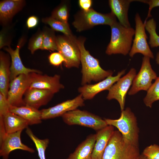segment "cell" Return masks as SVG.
<instances>
[{
  "instance_id": "obj_1",
  "label": "cell",
  "mask_w": 159,
  "mask_h": 159,
  "mask_svg": "<svg viewBox=\"0 0 159 159\" xmlns=\"http://www.w3.org/2000/svg\"><path fill=\"white\" fill-rule=\"evenodd\" d=\"M85 39L80 37L77 39V43L80 53V62L82 74V85L90 84L92 81L99 82L112 76L113 72L105 70L101 67L97 59L91 55L84 46Z\"/></svg>"
},
{
  "instance_id": "obj_2",
  "label": "cell",
  "mask_w": 159,
  "mask_h": 159,
  "mask_svg": "<svg viewBox=\"0 0 159 159\" xmlns=\"http://www.w3.org/2000/svg\"><path fill=\"white\" fill-rule=\"evenodd\" d=\"M107 125L117 128L126 143L139 146V130L137 118L129 107L121 111L120 117L117 119L105 118Z\"/></svg>"
},
{
  "instance_id": "obj_3",
  "label": "cell",
  "mask_w": 159,
  "mask_h": 159,
  "mask_svg": "<svg viewBox=\"0 0 159 159\" xmlns=\"http://www.w3.org/2000/svg\"><path fill=\"white\" fill-rule=\"evenodd\" d=\"M110 40L105 51L108 55L121 54L126 55L131 49L135 30L131 27L127 28L117 21L110 26Z\"/></svg>"
},
{
  "instance_id": "obj_4",
  "label": "cell",
  "mask_w": 159,
  "mask_h": 159,
  "mask_svg": "<svg viewBox=\"0 0 159 159\" xmlns=\"http://www.w3.org/2000/svg\"><path fill=\"white\" fill-rule=\"evenodd\" d=\"M140 154L139 147L126 143L121 133L116 130L109 141L102 159H136Z\"/></svg>"
},
{
  "instance_id": "obj_5",
  "label": "cell",
  "mask_w": 159,
  "mask_h": 159,
  "mask_svg": "<svg viewBox=\"0 0 159 159\" xmlns=\"http://www.w3.org/2000/svg\"><path fill=\"white\" fill-rule=\"evenodd\" d=\"M116 21V17L111 12L102 14L91 8L88 11L82 10L77 13L72 24L77 32H81L99 25L110 26Z\"/></svg>"
},
{
  "instance_id": "obj_6",
  "label": "cell",
  "mask_w": 159,
  "mask_h": 159,
  "mask_svg": "<svg viewBox=\"0 0 159 159\" xmlns=\"http://www.w3.org/2000/svg\"><path fill=\"white\" fill-rule=\"evenodd\" d=\"M61 117L64 122L68 125H80L96 131L107 125L105 120L100 116L77 109L68 112Z\"/></svg>"
},
{
  "instance_id": "obj_7",
  "label": "cell",
  "mask_w": 159,
  "mask_h": 159,
  "mask_svg": "<svg viewBox=\"0 0 159 159\" xmlns=\"http://www.w3.org/2000/svg\"><path fill=\"white\" fill-rule=\"evenodd\" d=\"M56 43L57 51L64 59V66L68 68H78L81 63L80 53L77 42L64 35L56 37Z\"/></svg>"
},
{
  "instance_id": "obj_8",
  "label": "cell",
  "mask_w": 159,
  "mask_h": 159,
  "mask_svg": "<svg viewBox=\"0 0 159 159\" xmlns=\"http://www.w3.org/2000/svg\"><path fill=\"white\" fill-rule=\"evenodd\" d=\"M150 58L144 57L140 70L133 80L132 86L128 92L129 95H133L141 90L147 91L152 85L153 80L158 77L152 68Z\"/></svg>"
},
{
  "instance_id": "obj_9",
  "label": "cell",
  "mask_w": 159,
  "mask_h": 159,
  "mask_svg": "<svg viewBox=\"0 0 159 159\" xmlns=\"http://www.w3.org/2000/svg\"><path fill=\"white\" fill-rule=\"evenodd\" d=\"M31 73L20 74L10 82L7 99L11 106L25 105L23 96L31 84Z\"/></svg>"
},
{
  "instance_id": "obj_10",
  "label": "cell",
  "mask_w": 159,
  "mask_h": 159,
  "mask_svg": "<svg viewBox=\"0 0 159 159\" xmlns=\"http://www.w3.org/2000/svg\"><path fill=\"white\" fill-rule=\"evenodd\" d=\"M135 37L129 55L132 57L136 54L140 53L144 57L153 59V54L147 41L148 37L145 31V23L143 22L138 13L135 15Z\"/></svg>"
},
{
  "instance_id": "obj_11",
  "label": "cell",
  "mask_w": 159,
  "mask_h": 159,
  "mask_svg": "<svg viewBox=\"0 0 159 159\" xmlns=\"http://www.w3.org/2000/svg\"><path fill=\"white\" fill-rule=\"evenodd\" d=\"M136 74L135 69L131 68L127 74L120 77L108 90L107 99L108 100L113 99L117 100L121 111L124 109L126 94Z\"/></svg>"
},
{
  "instance_id": "obj_12",
  "label": "cell",
  "mask_w": 159,
  "mask_h": 159,
  "mask_svg": "<svg viewBox=\"0 0 159 159\" xmlns=\"http://www.w3.org/2000/svg\"><path fill=\"white\" fill-rule=\"evenodd\" d=\"M25 42L26 38L24 36H23L18 41L15 49H13L11 46L3 48L9 54L11 57L10 82L21 74H28L32 72L42 73L39 70L27 68L23 64L20 56L19 50Z\"/></svg>"
},
{
  "instance_id": "obj_13",
  "label": "cell",
  "mask_w": 159,
  "mask_h": 159,
  "mask_svg": "<svg viewBox=\"0 0 159 159\" xmlns=\"http://www.w3.org/2000/svg\"><path fill=\"white\" fill-rule=\"evenodd\" d=\"M84 100L80 94L74 99L68 100L54 106L43 109L41 112L42 120H47L62 116L65 113L84 106Z\"/></svg>"
},
{
  "instance_id": "obj_14",
  "label": "cell",
  "mask_w": 159,
  "mask_h": 159,
  "mask_svg": "<svg viewBox=\"0 0 159 159\" xmlns=\"http://www.w3.org/2000/svg\"><path fill=\"white\" fill-rule=\"evenodd\" d=\"M125 70L118 72L115 76H110L104 80L93 84H87L80 87L78 91L84 100L92 99L99 93L108 90L124 74Z\"/></svg>"
},
{
  "instance_id": "obj_15",
  "label": "cell",
  "mask_w": 159,
  "mask_h": 159,
  "mask_svg": "<svg viewBox=\"0 0 159 159\" xmlns=\"http://www.w3.org/2000/svg\"><path fill=\"white\" fill-rule=\"evenodd\" d=\"M22 131L6 133L0 138V155L3 159H8L10 153L16 149H20L31 153L35 152L33 148L22 143L21 135Z\"/></svg>"
},
{
  "instance_id": "obj_16",
  "label": "cell",
  "mask_w": 159,
  "mask_h": 159,
  "mask_svg": "<svg viewBox=\"0 0 159 159\" xmlns=\"http://www.w3.org/2000/svg\"><path fill=\"white\" fill-rule=\"evenodd\" d=\"M31 74L32 82L29 88L48 90L55 94L64 87L60 83V76L59 74L51 76L36 72H32Z\"/></svg>"
},
{
  "instance_id": "obj_17",
  "label": "cell",
  "mask_w": 159,
  "mask_h": 159,
  "mask_svg": "<svg viewBox=\"0 0 159 159\" xmlns=\"http://www.w3.org/2000/svg\"><path fill=\"white\" fill-rule=\"evenodd\" d=\"M54 94L48 90L29 88L24 93L23 99L25 105L38 109L48 104Z\"/></svg>"
},
{
  "instance_id": "obj_18",
  "label": "cell",
  "mask_w": 159,
  "mask_h": 159,
  "mask_svg": "<svg viewBox=\"0 0 159 159\" xmlns=\"http://www.w3.org/2000/svg\"><path fill=\"white\" fill-rule=\"evenodd\" d=\"M24 0H4L0 1V22L3 27L10 25L14 16L24 7Z\"/></svg>"
},
{
  "instance_id": "obj_19",
  "label": "cell",
  "mask_w": 159,
  "mask_h": 159,
  "mask_svg": "<svg viewBox=\"0 0 159 159\" xmlns=\"http://www.w3.org/2000/svg\"><path fill=\"white\" fill-rule=\"evenodd\" d=\"M114 127L107 125L97 131L96 141L94 145L91 159H102L105 148L113 134Z\"/></svg>"
},
{
  "instance_id": "obj_20",
  "label": "cell",
  "mask_w": 159,
  "mask_h": 159,
  "mask_svg": "<svg viewBox=\"0 0 159 159\" xmlns=\"http://www.w3.org/2000/svg\"><path fill=\"white\" fill-rule=\"evenodd\" d=\"M9 54L0 52V93L7 98L10 80L11 62Z\"/></svg>"
},
{
  "instance_id": "obj_21",
  "label": "cell",
  "mask_w": 159,
  "mask_h": 159,
  "mask_svg": "<svg viewBox=\"0 0 159 159\" xmlns=\"http://www.w3.org/2000/svg\"><path fill=\"white\" fill-rule=\"evenodd\" d=\"M134 0H110L109 4L111 12L118 19L119 22L125 27H131L128 16L130 3Z\"/></svg>"
},
{
  "instance_id": "obj_22",
  "label": "cell",
  "mask_w": 159,
  "mask_h": 159,
  "mask_svg": "<svg viewBox=\"0 0 159 159\" xmlns=\"http://www.w3.org/2000/svg\"><path fill=\"white\" fill-rule=\"evenodd\" d=\"M9 111L26 120L29 125L38 124L42 122L40 110L30 106L26 105L21 107L11 106Z\"/></svg>"
},
{
  "instance_id": "obj_23",
  "label": "cell",
  "mask_w": 159,
  "mask_h": 159,
  "mask_svg": "<svg viewBox=\"0 0 159 159\" xmlns=\"http://www.w3.org/2000/svg\"><path fill=\"white\" fill-rule=\"evenodd\" d=\"M96 138L95 134L89 135L67 159H91Z\"/></svg>"
},
{
  "instance_id": "obj_24",
  "label": "cell",
  "mask_w": 159,
  "mask_h": 159,
  "mask_svg": "<svg viewBox=\"0 0 159 159\" xmlns=\"http://www.w3.org/2000/svg\"><path fill=\"white\" fill-rule=\"evenodd\" d=\"M2 119L6 132L11 133L23 130L29 125L27 122L19 116L9 112L2 117Z\"/></svg>"
},
{
  "instance_id": "obj_25",
  "label": "cell",
  "mask_w": 159,
  "mask_h": 159,
  "mask_svg": "<svg viewBox=\"0 0 159 159\" xmlns=\"http://www.w3.org/2000/svg\"><path fill=\"white\" fill-rule=\"evenodd\" d=\"M42 21L49 25L54 30L62 33L65 36L77 42V39L72 34L68 23H65L51 16L43 18Z\"/></svg>"
},
{
  "instance_id": "obj_26",
  "label": "cell",
  "mask_w": 159,
  "mask_h": 159,
  "mask_svg": "<svg viewBox=\"0 0 159 159\" xmlns=\"http://www.w3.org/2000/svg\"><path fill=\"white\" fill-rule=\"evenodd\" d=\"M42 31L43 34V43L41 49L52 51L57 50L56 37L54 31L51 28L45 26Z\"/></svg>"
},
{
  "instance_id": "obj_27",
  "label": "cell",
  "mask_w": 159,
  "mask_h": 159,
  "mask_svg": "<svg viewBox=\"0 0 159 159\" xmlns=\"http://www.w3.org/2000/svg\"><path fill=\"white\" fill-rule=\"evenodd\" d=\"M26 132L35 144L39 159H46L45 151L49 143V139L39 138L28 127L26 128Z\"/></svg>"
},
{
  "instance_id": "obj_28",
  "label": "cell",
  "mask_w": 159,
  "mask_h": 159,
  "mask_svg": "<svg viewBox=\"0 0 159 159\" xmlns=\"http://www.w3.org/2000/svg\"><path fill=\"white\" fill-rule=\"evenodd\" d=\"M158 100H159V77L147 91L143 102L147 107L151 108L153 103Z\"/></svg>"
},
{
  "instance_id": "obj_29",
  "label": "cell",
  "mask_w": 159,
  "mask_h": 159,
  "mask_svg": "<svg viewBox=\"0 0 159 159\" xmlns=\"http://www.w3.org/2000/svg\"><path fill=\"white\" fill-rule=\"evenodd\" d=\"M145 23V28L149 34L148 44L152 47H159V36L156 32V24L154 19L147 21Z\"/></svg>"
},
{
  "instance_id": "obj_30",
  "label": "cell",
  "mask_w": 159,
  "mask_h": 159,
  "mask_svg": "<svg viewBox=\"0 0 159 159\" xmlns=\"http://www.w3.org/2000/svg\"><path fill=\"white\" fill-rule=\"evenodd\" d=\"M69 9L67 4L65 2L61 3L52 11L51 17L64 22L68 23Z\"/></svg>"
},
{
  "instance_id": "obj_31",
  "label": "cell",
  "mask_w": 159,
  "mask_h": 159,
  "mask_svg": "<svg viewBox=\"0 0 159 159\" xmlns=\"http://www.w3.org/2000/svg\"><path fill=\"white\" fill-rule=\"evenodd\" d=\"M43 34L42 30L39 29L29 40L28 48L32 54L38 49H41L42 46Z\"/></svg>"
},
{
  "instance_id": "obj_32",
  "label": "cell",
  "mask_w": 159,
  "mask_h": 159,
  "mask_svg": "<svg viewBox=\"0 0 159 159\" xmlns=\"http://www.w3.org/2000/svg\"><path fill=\"white\" fill-rule=\"evenodd\" d=\"M12 26L9 25L3 27L0 32V49L10 47L12 38L11 33Z\"/></svg>"
},
{
  "instance_id": "obj_33",
  "label": "cell",
  "mask_w": 159,
  "mask_h": 159,
  "mask_svg": "<svg viewBox=\"0 0 159 159\" xmlns=\"http://www.w3.org/2000/svg\"><path fill=\"white\" fill-rule=\"evenodd\" d=\"M142 153L147 159H159V146L154 144L148 146Z\"/></svg>"
},
{
  "instance_id": "obj_34",
  "label": "cell",
  "mask_w": 159,
  "mask_h": 159,
  "mask_svg": "<svg viewBox=\"0 0 159 159\" xmlns=\"http://www.w3.org/2000/svg\"><path fill=\"white\" fill-rule=\"evenodd\" d=\"M11 105L7 98L0 93V117H2L9 112Z\"/></svg>"
},
{
  "instance_id": "obj_35",
  "label": "cell",
  "mask_w": 159,
  "mask_h": 159,
  "mask_svg": "<svg viewBox=\"0 0 159 159\" xmlns=\"http://www.w3.org/2000/svg\"><path fill=\"white\" fill-rule=\"evenodd\" d=\"M48 59L51 64L58 66L64 62L65 60L63 56L59 52H54L49 56Z\"/></svg>"
},
{
  "instance_id": "obj_36",
  "label": "cell",
  "mask_w": 159,
  "mask_h": 159,
  "mask_svg": "<svg viewBox=\"0 0 159 159\" xmlns=\"http://www.w3.org/2000/svg\"><path fill=\"white\" fill-rule=\"evenodd\" d=\"M138 1L147 4L149 6L147 16L144 22L145 23L148 18L151 17V12L152 9L155 7L159 6V0H139Z\"/></svg>"
},
{
  "instance_id": "obj_37",
  "label": "cell",
  "mask_w": 159,
  "mask_h": 159,
  "mask_svg": "<svg viewBox=\"0 0 159 159\" xmlns=\"http://www.w3.org/2000/svg\"><path fill=\"white\" fill-rule=\"evenodd\" d=\"M39 22L38 18L35 16H32L29 17L26 21V25L28 29L34 28L37 25Z\"/></svg>"
},
{
  "instance_id": "obj_38",
  "label": "cell",
  "mask_w": 159,
  "mask_h": 159,
  "mask_svg": "<svg viewBox=\"0 0 159 159\" xmlns=\"http://www.w3.org/2000/svg\"><path fill=\"white\" fill-rule=\"evenodd\" d=\"M92 4V1L91 0H79V4L82 10L87 11L91 8Z\"/></svg>"
},
{
  "instance_id": "obj_39",
  "label": "cell",
  "mask_w": 159,
  "mask_h": 159,
  "mask_svg": "<svg viewBox=\"0 0 159 159\" xmlns=\"http://www.w3.org/2000/svg\"><path fill=\"white\" fill-rule=\"evenodd\" d=\"M136 159H147L145 156L142 154L140 155Z\"/></svg>"
},
{
  "instance_id": "obj_40",
  "label": "cell",
  "mask_w": 159,
  "mask_h": 159,
  "mask_svg": "<svg viewBox=\"0 0 159 159\" xmlns=\"http://www.w3.org/2000/svg\"><path fill=\"white\" fill-rule=\"evenodd\" d=\"M155 60L156 63L159 65V51L157 54Z\"/></svg>"
}]
</instances>
